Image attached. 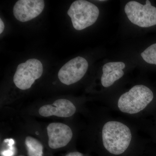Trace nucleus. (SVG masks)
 Instances as JSON below:
<instances>
[{
	"instance_id": "11",
	"label": "nucleus",
	"mask_w": 156,
	"mask_h": 156,
	"mask_svg": "<svg viewBox=\"0 0 156 156\" xmlns=\"http://www.w3.org/2000/svg\"><path fill=\"white\" fill-rule=\"evenodd\" d=\"M25 144L28 156H43L44 147L38 140L27 136L26 137Z\"/></svg>"
},
{
	"instance_id": "3",
	"label": "nucleus",
	"mask_w": 156,
	"mask_h": 156,
	"mask_svg": "<svg viewBox=\"0 0 156 156\" xmlns=\"http://www.w3.org/2000/svg\"><path fill=\"white\" fill-rule=\"evenodd\" d=\"M67 14L70 17L74 28L80 30L94 24L99 16L98 7L84 0H78L72 4Z\"/></svg>"
},
{
	"instance_id": "8",
	"label": "nucleus",
	"mask_w": 156,
	"mask_h": 156,
	"mask_svg": "<svg viewBox=\"0 0 156 156\" xmlns=\"http://www.w3.org/2000/svg\"><path fill=\"white\" fill-rule=\"evenodd\" d=\"M44 6L42 0H19L14 5L13 14L17 20L27 22L40 15Z\"/></svg>"
},
{
	"instance_id": "6",
	"label": "nucleus",
	"mask_w": 156,
	"mask_h": 156,
	"mask_svg": "<svg viewBox=\"0 0 156 156\" xmlns=\"http://www.w3.org/2000/svg\"><path fill=\"white\" fill-rule=\"evenodd\" d=\"M88 62L85 58L78 56L68 62L59 70V80L66 85H72L81 80L88 69Z\"/></svg>"
},
{
	"instance_id": "7",
	"label": "nucleus",
	"mask_w": 156,
	"mask_h": 156,
	"mask_svg": "<svg viewBox=\"0 0 156 156\" xmlns=\"http://www.w3.org/2000/svg\"><path fill=\"white\" fill-rule=\"evenodd\" d=\"M48 145L53 149L65 147L73 137L71 129L67 125L62 123H51L47 127Z\"/></svg>"
},
{
	"instance_id": "15",
	"label": "nucleus",
	"mask_w": 156,
	"mask_h": 156,
	"mask_svg": "<svg viewBox=\"0 0 156 156\" xmlns=\"http://www.w3.org/2000/svg\"><path fill=\"white\" fill-rule=\"evenodd\" d=\"M23 156V155H20V156Z\"/></svg>"
},
{
	"instance_id": "4",
	"label": "nucleus",
	"mask_w": 156,
	"mask_h": 156,
	"mask_svg": "<svg viewBox=\"0 0 156 156\" xmlns=\"http://www.w3.org/2000/svg\"><path fill=\"white\" fill-rule=\"evenodd\" d=\"M125 11L132 23L141 27H149L156 25V8L149 0L146 4L131 1L126 4Z\"/></svg>"
},
{
	"instance_id": "12",
	"label": "nucleus",
	"mask_w": 156,
	"mask_h": 156,
	"mask_svg": "<svg viewBox=\"0 0 156 156\" xmlns=\"http://www.w3.org/2000/svg\"><path fill=\"white\" fill-rule=\"evenodd\" d=\"M141 56L148 63L156 65V43L148 47L141 53Z\"/></svg>"
},
{
	"instance_id": "10",
	"label": "nucleus",
	"mask_w": 156,
	"mask_h": 156,
	"mask_svg": "<svg viewBox=\"0 0 156 156\" xmlns=\"http://www.w3.org/2000/svg\"><path fill=\"white\" fill-rule=\"evenodd\" d=\"M126 65L121 62H110L104 65L103 74L101 77V83L105 87H108L119 80L124 75L123 69Z\"/></svg>"
},
{
	"instance_id": "14",
	"label": "nucleus",
	"mask_w": 156,
	"mask_h": 156,
	"mask_svg": "<svg viewBox=\"0 0 156 156\" xmlns=\"http://www.w3.org/2000/svg\"><path fill=\"white\" fill-rule=\"evenodd\" d=\"M5 29V24L2 19H0V34H2Z\"/></svg>"
},
{
	"instance_id": "5",
	"label": "nucleus",
	"mask_w": 156,
	"mask_h": 156,
	"mask_svg": "<svg viewBox=\"0 0 156 156\" xmlns=\"http://www.w3.org/2000/svg\"><path fill=\"white\" fill-rule=\"evenodd\" d=\"M43 72V65L40 60L35 58L28 59L17 66L13 78L14 83L18 89L27 90L41 76Z\"/></svg>"
},
{
	"instance_id": "13",
	"label": "nucleus",
	"mask_w": 156,
	"mask_h": 156,
	"mask_svg": "<svg viewBox=\"0 0 156 156\" xmlns=\"http://www.w3.org/2000/svg\"><path fill=\"white\" fill-rule=\"evenodd\" d=\"M66 156H84L83 154L78 152H70Z\"/></svg>"
},
{
	"instance_id": "1",
	"label": "nucleus",
	"mask_w": 156,
	"mask_h": 156,
	"mask_svg": "<svg viewBox=\"0 0 156 156\" xmlns=\"http://www.w3.org/2000/svg\"><path fill=\"white\" fill-rule=\"evenodd\" d=\"M131 137L130 129L120 122L110 121L105 123L102 128L104 146L113 154L123 153L130 145Z\"/></svg>"
},
{
	"instance_id": "2",
	"label": "nucleus",
	"mask_w": 156,
	"mask_h": 156,
	"mask_svg": "<svg viewBox=\"0 0 156 156\" xmlns=\"http://www.w3.org/2000/svg\"><path fill=\"white\" fill-rule=\"evenodd\" d=\"M153 98V93L149 88L136 85L120 96L118 106L122 112L134 114L144 109Z\"/></svg>"
},
{
	"instance_id": "9",
	"label": "nucleus",
	"mask_w": 156,
	"mask_h": 156,
	"mask_svg": "<svg viewBox=\"0 0 156 156\" xmlns=\"http://www.w3.org/2000/svg\"><path fill=\"white\" fill-rule=\"evenodd\" d=\"M76 111V107L71 101L66 99H59L55 101L53 104L42 106L39 109V113L44 117L55 116L68 118L73 116Z\"/></svg>"
}]
</instances>
